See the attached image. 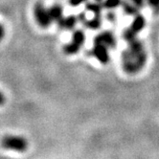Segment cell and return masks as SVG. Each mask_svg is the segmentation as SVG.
I'll return each instance as SVG.
<instances>
[{"instance_id": "1", "label": "cell", "mask_w": 159, "mask_h": 159, "mask_svg": "<svg viewBox=\"0 0 159 159\" xmlns=\"http://www.w3.org/2000/svg\"><path fill=\"white\" fill-rule=\"evenodd\" d=\"M128 43V48L122 52V66L124 71L128 74H135L142 70L147 62L148 57L142 41L137 38Z\"/></svg>"}, {"instance_id": "2", "label": "cell", "mask_w": 159, "mask_h": 159, "mask_svg": "<svg viewBox=\"0 0 159 159\" xmlns=\"http://www.w3.org/2000/svg\"><path fill=\"white\" fill-rule=\"evenodd\" d=\"M146 26V18L143 15L137 14L134 16L133 21L129 28L125 29L123 32V39L127 42H129L130 40L137 38L138 34L145 28Z\"/></svg>"}, {"instance_id": "3", "label": "cell", "mask_w": 159, "mask_h": 159, "mask_svg": "<svg viewBox=\"0 0 159 159\" xmlns=\"http://www.w3.org/2000/svg\"><path fill=\"white\" fill-rule=\"evenodd\" d=\"M1 145L4 149L16 151L18 152H22L27 150L28 142L24 137L16 135H6L1 140Z\"/></svg>"}, {"instance_id": "4", "label": "cell", "mask_w": 159, "mask_h": 159, "mask_svg": "<svg viewBox=\"0 0 159 159\" xmlns=\"http://www.w3.org/2000/svg\"><path fill=\"white\" fill-rule=\"evenodd\" d=\"M84 41H85V34L84 33V31L76 30L73 33L72 40L63 46V52L66 55H70V56L76 55L83 47Z\"/></svg>"}, {"instance_id": "5", "label": "cell", "mask_w": 159, "mask_h": 159, "mask_svg": "<svg viewBox=\"0 0 159 159\" xmlns=\"http://www.w3.org/2000/svg\"><path fill=\"white\" fill-rule=\"evenodd\" d=\"M34 15H35L36 20L39 26L43 28H47L52 23V18L49 15L48 9L41 3H37L34 8Z\"/></svg>"}, {"instance_id": "6", "label": "cell", "mask_w": 159, "mask_h": 159, "mask_svg": "<svg viewBox=\"0 0 159 159\" xmlns=\"http://www.w3.org/2000/svg\"><path fill=\"white\" fill-rule=\"evenodd\" d=\"M92 55L102 64H107L110 61L108 47L102 43H94L92 49Z\"/></svg>"}, {"instance_id": "7", "label": "cell", "mask_w": 159, "mask_h": 159, "mask_svg": "<svg viewBox=\"0 0 159 159\" xmlns=\"http://www.w3.org/2000/svg\"><path fill=\"white\" fill-rule=\"evenodd\" d=\"M93 43H102L108 48H114L116 46V39L110 31H104L94 38Z\"/></svg>"}, {"instance_id": "8", "label": "cell", "mask_w": 159, "mask_h": 159, "mask_svg": "<svg viewBox=\"0 0 159 159\" xmlns=\"http://www.w3.org/2000/svg\"><path fill=\"white\" fill-rule=\"evenodd\" d=\"M78 22V17L76 16H62L57 23L59 27L63 30H71L73 29Z\"/></svg>"}, {"instance_id": "9", "label": "cell", "mask_w": 159, "mask_h": 159, "mask_svg": "<svg viewBox=\"0 0 159 159\" xmlns=\"http://www.w3.org/2000/svg\"><path fill=\"white\" fill-rule=\"evenodd\" d=\"M121 7L123 9V12L125 13V15L127 16H136L137 14H139V9L137 7H135L129 0H122L121 2Z\"/></svg>"}, {"instance_id": "10", "label": "cell", "mask_w": 159, "mask_h": 159, "mask_svg": "<svg viewBox=\"0 0 159 159\" xmlns=\"http://www.w3.org/2000/svg\"><path fill=\"white\" fill-rule=\"evenodd\" d=\"M82 22L88 29L97 30L102 26V15H94L91 19L84 18Z\"/></svg>"}, {"instance_id": "11", "label": "cell", "mask_w": 159, "mask_h": 159, "mask_svg": "<svg viewBox=\"0 0 159 159\" xmlns=\"http://www.w3.org/2000/svg\"><path fill=\"white\" fill-rule=\"evenodd\" d=\"M48 12L52 18V21L58 22L63 16V9L61 5H53L48 9Z\"/></svg>"}, {"instance_id": "12", "label": "cell", "mask_w": 159, "mask_h": 159, "mask_svg": "<svg viewBox=\"0 0 159 159\" xmlns=\"http://www.w3.org/2000/svg\"><path fill=\"white\" fill-rule=\"evenodd\" d=\"M102 7L103 5L99 4L97 2H87L85 4L86 10H88L89 12H92L94 15H102Z\"/></svg>"}, {"instance_id": "13", "label": "cell", "mask_w": 159, "mask_h": 159, "mask_svg": "<svg viewBox=\"0 0 159 159\" xmlns=\"http://www.w3.org/2000/svg\"><path fill=\"white\" fill-rule=\"evenodd\" d=\"M121 2H122V0H104L103 6L106 9L112 10V9H115L121 6Z\"/></svg>"}, {"instance_id": "14", "label": "cell", "mask_w": 159, "mask_h": 159, "mask_svg": "<svg viewBox=\"0 0 159 159\" xmlns=\"http://www.w3.org/2000/svg\"><path fill=\"white\" fill-rule=\"evenodd\" d=\"M148 3L152 8L155 14H159V0H148Z\"/></svg>"}, {"instance_id": "15", "label": "cell", "mask_w": 159, "mask_h": 159, "mask_svg": "<svg viewBox=\"0 0 159 159\" xmlns=\"http://www.w3.org/2000/svg\"><path fill=\"white\" fill-rule=\"evenodd\" d=\"M129 1L135 6V7H137L139 10L143 9L144 6H145V1L146 0H129Z\"/></svg>"}, {"instance_id": "16", "label": "cell", "mask_w": 159, "mask_h": 159, "mask_svg": "<svg viewBox=\"0 0 159 159\" xmlns=\"http://www.w3.org/2000/svg\"><path fill=\"white\" fill-rule=\"evenodd\" d=\"M85 1H86V0H69V4L72 7H78V6H80Z\"/></svg>"}, {"instance_id": "17", "label": "cell", "mask_w": 159, "mask_h": 159, "mask_svg": "<svg viewBox=\"0 0 159 159\" xmlns=\"http://www.w3.org/2000/svg\"><path fill=\"white\" fill-rule=\"evenodd\" d=\"M107 18L108 19L109 22H115V20H116V16H115V14L113 13V12H109V13L107 15Z\"/></svg>"}, {"instance_id": "18", "label": "cell", "mask_w": 159, "mask_h": 159, "mask_svg": "<svg viewBox=\"0 0 159 159\" xmlns=\"http://www.w3.org/2000/svg\"><path fill=\"white\" fill-rule=\"evenodd\" d=\"M4 36H5V29L1 24H0V40H2Z\"/></svg>"}, {"instance_id": "19", "label": "cell", "mask_w": 159, "mask_h": 159, "mask_svg": "<svg viewBox=\"0 0 159 159\" xmlns=\"http://www.w3.org/2000/svg\"><path fill=\"white\" fill-rule=\"evenodd\" d=\"M5 103V96L2 92H0V106Z\"/></svg>"}, {"instance_id": "20", "label": "cell", "mask_w": 159, "mask_h": 159, "mask_svg": "<svg viewBox=\"0 0 159 159\" xmlns=\"http://www.w3.org/2000/svg\"><path fill=\"white\" fill-rule=\"evenodd\" d=\"M95 2H97V3H99V4H102L103 5V2H104V0H94Z\"/></svg>"}]
</instances>
